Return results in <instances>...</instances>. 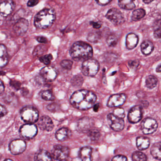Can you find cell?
<instances>
[{"label": "cell", "mask_w": 161, "mask_h": 161, "mask_svg": "<svg viewBox=\"0 0 161 161\" xmlns=\"http://www.w3.org/2000/svg\"><path fill=\"white\" fill-rule=\"evenodd\" d=\"M97 96L89 90H77L71 95L69 99L71 105L80 110H87L93 107L97 101Z\"/></svg>", "instance_id": "6da1fadb"}, {"label": "cell", "mask_w": 161, "mask_h": 161, "mask_svg": "<svg viewBox=\"0 0 161 161\" xmlns=\"http://www.w3.org/2000/svg\"><path fill=\"white\" fill-rule=\"evenodd\" d=\"M69 54L74 61L84 62L92 58L93 50L92 47L87 43L78 41L74 43L70 48Z\"/></svg>", "instance_id": "7a4b0ae2"}, {"label": "cell", "mask_w": 161, "mask_h": 161, "mask_svg": "<svg viewBox=\"0 0 161 161\" xmlns=\"http://www.w3.org/2000/svg\"><path fill=\"white\" fill-rule=\"evenodd\" d=\"M56 19V14L52 9L45 8L37 13L34 18V25L37 29L46 30L51 27Z\"/></svg>", "instance_id": "3957f363"}, {"label": "cell", "mask_w": 161, "mask_h": 161, "mask_svg": "<svg viewBox=\"0 0 161 161\" xmlns=\"http://www.w3.org/2000/svg\"><path fill=\"white\" fill-rule=\"evenodd\" d=\"M98 62L95 59H90L84 61L82 64L81 71L85 76L94 77L99 70Z\"/></svg>", "instance_id": "277c9868"}, {"label": "cell", "mask_w": 161, "mask_h": 161, "mask_svg": "<svg viewBox=\"0 0 161 161\" xmlns=\"http://www.w3.org/2000/svg\"><path fill=\"white\" fill-rule=\"evenodd\" d=\"M20 114L21 119L26 123L34 124L38 121L39 113L37 109L33 106L24 107L20 111Z\"/></svg>", "instance_id": "5b68a950"}, {"label": "cell", "mask_w": 161, "mask_h": 161, "mask_svg": "<svg viewBox=\"0 0 161 161\" xmlns=\"http://www.w3.org/2000/svg\"><path fill=\"white\" fill-rule=\"evenodd\" d=\"M106 18L115 26H119L125 22V19L122 13L116 8H112L107 12Z\"/></svg>", "instance_id": "8992f818"}, {"label": "cell", "mask_w": 161, "mask_h": 161, "mask_svg": "<svg viewBox=\"0 0 161 161\" xmlns=\"http://www.w3.org/2000/svg\"><path fill=\"white\" fill-rule=\"evenodd\" d=\"M70 150L68 147L62 145H56L52 151L51 156L54 160L58 161L65 160L69 156Z\"/></svg>", "instance_id": "52a82bcc"}, {"label": "cell", "mask_w": 161, "mask_h": 161, "mask_svg": "<svg viewBox=\"0 0 161 161\" xmlns=\"http://www.w3.org/2000/svg\"><path fill=\"white\" fill-rule=\"evenodd\" d=\"M19 134L22 138L26 139H32L37 133V128L35 124L27 123L20 127Z\"/></svg>", "instance_id": "ba28073f"}, {"label": "cell", "mask_w": 161, "mask_h": 161, "mask_svg": "<svg viewBox=\"0 0 161 161\" xmlns=\"http://www.w3.org/2000/svg\"><path fill=\"white\" fill-rule=\"evenodd\" d=\"M157 128V121L151 118L145 119L141 123V130L143 133L146 135L153 133L156 130Z\"/></svg>", "instance_id": "9c48e42d"}, {"label": "cell", "mask_w": 161, "mask_h": 161, "mask_svg": "<svg viewBox=\"0 0 161 161\" xmlns=\"http://www.w3.org/2000/svg\"><path fill=\"white\" fill-rule=\"evenodd\" d=\"M107 120L111 129L115 131H120L124 129L125 123L123 119L116 116L113 113L107 115Z\"/></svg>", "instance_id": "30bf717a"}, {"label": "cell", "mask_w": 161, "mask_h": 161, "mask_svg": "<svg viewBox=\"0 0 161 161\" xmlns=\"http://www.w3.org/2000/svg\"><path fill=\"white\" fill-rule=\"evenodd\" d=\"M95 124L94 119L89 117H84L79 119L77 122V129L81 133H87Z\"/></svg>", "instance_id": "8fae6325"}, {"label": "cell", "mask_w": 161, "mask_h": 161, "mask_svg": "<svg viewBox=\"0 0 161 161\" xmlns=\"http://www.w3.org/2000/svg\"><path fill=\"white\" fill-rule=\"evenodd\" d=\"M143 117V107L141 105H136L133 107L129 111L128 120L132 124L140 121Z\"/></svg>", "instance_id": "7c38bea8"}, {"label": "cell", "mask_w": 161, "mask_h": 161, "mask_svg": "<svg viewBox=\"0 0 161 161\" xmlns=\"http://www.w3.org/2000/svg\"><path fill=\"white\" fill-rule=\"evenodd\" d=\"M27 147L26 142L22 139L13 140L9 145V150L12 154L18 155L25 151Z\"/></svg>", "instance_id": "4fadbf2b"}, {"label": "cell", "mask_w": 161, "mask_h": 161, "mask_svg": "<svg viewBox=\"0 0 161 161\" xmlns=\"http://www.w3.org/2000/svg\"><path fill=\"white\" fill-rule=\"evenodd\" d=\"M127 96L124 94H118L112 95L109 97L107 105L109 108L118 107L125 103Z\"/></svg>", "instance_id": "5bb4252c"}, {"label": "cell", "mask_w": 161, "mask_h": 161, "mask_svg": "<svg viewBox=\"0 0 161 161\" xmlns=\"http://www.w3.org/2000/svg\"><path fill=\"white\" fill-rule=\"evenodd\" d=\"M40 74L44 80L47 82H52L55 80L58 73L54 68L47 66L41 69Z\"/></svg>", "instance_id": "9a60e30c"}, {"label": "cell", "mask_w": 161, "mask_h": 161, "mask_svg": "<svg viewBox=\"0 0 161 161\" xmlns=\"http://www.w3.org/2000/svg\"><path fill=\"white\" fill-rule=\"evenodd\" d=\"M29 21L24 18L18 19L13 27V30L18 36H23L29 30Z\"/></svg>", "instance_id": "2e32d148"}, {"label": "cell", "mask_w": 161, "mask_h": 161, "mask_svg": "<svg viewBox=\"0 0 161 161\" xmlns=\"http://www.w3.org/2000/svg\"><path fill=\"white\" fill-rule=\"evenodd\" d=\"M14 8L13 0H3L0 3V15L3 17L8 16L12 14Z\"/></svg>", "instance_id": "e0dca14e"}, {"label": "cell", "mask_w": 161, "mask_h": 161, "mask_svg": "<svg viewBox=\"0 0 161 161\" xmlns=\"http://www.w3.org/2000/svg\"><path fill=\"white\" fill-rule=\"evenodd\" d=\"M38 125L41 130L47 131H51L54 128V124L52 120L48 116L41 117L38 120Z\"/></svg>", "instance_id": "ac0fdd59"}, {"label": "cell", "mask_w": 161, "mask_h": 161, "mask_svg": "<svg viewBox=\"0 0 161 161\" xmlns=\"http://www.w3.org/2000/svg\"><path fill=\"white\" fill-rule=\"evenodd\" d=\"M139 41L138 36L135 34L130 33L127 35L126 38V46L128 49L132 50L137 46Z\"/></svg>", "instance_id": "d6986e66"}, {"label": "cell", "mask_w": 161, "mask_h": 161, "mask_svg": "<svg viewBox=\"0 0 161 161\" xmlns=\"http://www.w3.org/2000/svg\"><path fill=\"white\" fill-rule=\"evenodd\" d=\"M71 132L68 128H61L56 131L55 137L60 141H64L69 139L71 136Z\"/></svg>", "instance_id": "ffe728a7"}, {"label": "cell", "mask_w": 161, "mask_h": 161, "mask_svg": "<svg viewBox=\"0 0 161 161\" xmlns=\"http://www.w3.org/2000/svg\"><path fill=\"white\" fill-rule=\"evenodd\" d=\"M92 151H93V149L91 147H83L80 150L79 157L82 161H91Z\"/></svg>", "instance_id": "44dd1931"}, {"label": "cell", "mask_w": 161, "mask_h": 161, "mask_svg": "<svg viewBox=\"0 0 161 161\" xmlns=\"http://www.w3.org/2000/svg\"><path fill=\"white\" fill-rule=\"evenodd\" d=\"M8 63V54L6 47L0 44V68L4 67Z\"/></svg>", "instance_id": "7402d4cb"}, {"label": "cell", "mask_w": 161, "mask_h": 161, "mask_svg": "<svg viewBox=\"0 0 161 161\" xmlns=\"http://www.w3.org/2000/svg\"><path fill=\"white\" fill-rule=\"evenodd\" d=\"M136 144L138 149L141 151L147 149L149 147L150 142L148 137L139 136L136 138Z\"/></svg>", "instance_id": "603a6c76"}, {"label": "cell", "mask_w": 161, "mask_h": 161, "mask_svg": "<svg viewBox=\"0 0 161 161\" xmlns=\"http://www.w3.org/2000/svg\"><path fill=\"white\" fill-rule=\"evenodd\" d=\"M34 159L36 161H51L52 157L48 152L45 150H41L36 154Z\"/></svg>", "instance_id": "cb8c5ba5"}, {"label": "cell", "mask_w": 161, "mask_h": 161, "mask_svg": "<svg viewBox=\"0 0 161 161\" xmlns=\"http://www.w3.org/2000/svg\"><path fill=\"white\" fill-rule=\"evenodd\" d=\"M154 46L152 42L148 40L144 41L141 45V50L145 55H149L153 51Z\"/></svg>", "instance_id": "d4e9b609"}, {"label": "cell", "mask_w": 161, "mask_h": 161, "mask_svg": "<svg viewBox=\"0 0 161 161\" xmlns=\"http://www.w3.org/2000/svg\"><path fill=\"white\" fill-rule=\"evenodd\" d=\"M135 0H118V4L121 9L131 10L135 8Z\"/></svg>", "instance_id": "484cf974"}, {"label": "cell", "mask_w": 161, "mask_h": 161, "mask_svg": "<svg viewBox=\"0 0 161 161\" xmlns=\"http://www.w3.org/2000/svg\"><path fill=\"white\" fill-rule=\"evenodd\" d=\"M161 142L154 143L151 148V153L153 157L157 160H161Z\"/></svg>", "instance_id": "4316f807"}, {"label": "cell", "mask_w": 161, "mask_h": 161, "mask_svg": "<svg viewBox=\"0 0 161 161\" xmlns=\"http://www.w3.org/2000/svg\"><path fill=\"white\" fill-rule=\"evenodd\" d=\"M158 80L153 75H149L146 79V86L149 89H153L157 85Z\"/></svg>", "instance_id": "83f0119b"}, {"label": "cell", "mask_w": 161, "mask_h": 161, "mask_svg": "<svg viewBox=\"0 0 161 161\" xmlns=\"http://www.w3.org/2000/svg\"><path fill=\"white\" fill-rule=\"evenodd\" d=\"M146 11L142 8L136 9L133 12L131 19L133 21H136L140 20L146 15Z\"/></svg>", "instance_id": "f1b7e54d"}, {"label": "cell", "mask_w": 161, "mask_h": 161, "mask_svg": "<svg viewBox=\"0 0 161 161\" xmlns=\"http://www.w3.org/2000/svg\"><path fill=\"white\" fill-rule=\"evenodd\" d=\"M87 136L92 141H97L101 136L99 130L96 128H92L87 131Z\"/></svg>", "instance_id": "f546056e"}, {"label": "cell", "mask_w": 161, "mask_h": 161, "mask_svg": "<svg viewBox=\"0 0 161 161\" xmlns=\"http://www.w3.org/2000/svg\"><path fill=\"white\" fill-rule=\"evenodd\" d=\"M101 38V34L98 31H93L88 35L87 39L91 43H98Z\"/></svg>", "instance_id": "4dcf8cb0"}, {"label": "cell", "mask_w": 161, "mask_h": 161, "mask_svg": "<svg viewBox=\"0 0 161 161\" xmlns=\"http://www.w3.org/2000/svg\"><path fill=\"white\" fill-rule=\"evenodd\" d=\"M132 159L134 161H145L147 160V156L141 152L135 151L132 155Z\"/></svg>", "instance_id": "1f68e13d"}, {"label": "cell", "mask_w": 161, "mask_h": 161, "mask_svg": "<svg viewBox=\"0 0 161 161\" xmlns=\"http://www.w3.org/2000/svg\"><path fill=\"white\" fill-rule=\"evenodd\" d=\"M41 97L44 100L52 101L55 99V97L50 90H44L41 93Z\"/></svg>", "instance_id": "d6a6232c"}, {"label": "cell", "mask_w": 161, "mask_h": 161, "mask_svg": "<svg viewBox=\"0 0 161 161\" xmlns=\"http://www.w3.org/2000/svg\"><path fill=\"white\" fill-rule=\"evenodd\" d=\"M83 81V77L81 75H77L72 78L71 83L74 87H79L82 85Z\"/></svg>", "instance_id": "836d02e7"}, {"label": "cell", "mask_w": 161, "mask_h": 161, "mask_svg": "<svg viewBox=\"0 0 161 161\" xmlns=\"http://www.w3.org/2000/svg\"><path fill=\"white\" fill-rule=\"evenodd\" d=\"M118 39L116 36L114 34H111L108 36L106 39V43L110 47H114L118 43Z\"/></svg>", "instance_id": "e575fe53"}, {"label": "cell", "mask_w": 161, "mask_h": 161, "mask_svg": "<svg viewBox=\"0 0 161 161\" xmlns=\"http://www.w3.org/2000/svg\"><path fill=\"white\" fill-rule=\"evenodd\" d=\"M73 65V62L69 60H64L61 63V66L63 69L66 70H70Z\"/></svg>", "instance_id": "d590c367"}, {"label": "cell", "mask_w": 161, "mask_h": 161, "mask_svg": "<svg viewBox=\"0 0 161 161\" xmlns=\"http://www.w3.org/2000/svg\"><path fill=\"white\" fill-rule=\"evenodd\" d=\"M53 56L52 54H49L42 56L39 58V60L41 63L45 65H49L50 64L52 60H53Z\"/></svg>", "instance_id": "8d00e7d4"}, {"label": "cell", "mask_w": 161, "mask_h": 161, "mask_svg": "<svg viewBox=\"0 0 161 161\" xmlns=\"http://www.w3.org/2000/svg\"><path fill=\"white\" fill-rule=\"evenodd\" d=\"M113 114L116 116L120 118L123 119L125 117V111H124V109L122 108H120V107H118V108L114 109Z\"/></svg>", "instance_id": "74e56055"}, {"label": "cell", "mask_w": 161, "mask_h": 161, "mask_svg": "<svg viewBox=\"0 0 161 161\" xmlns=\"http://www.w3.org/2000/svg\"><path fill=\"white\" fill-rule=\"evenodd\" d=\"M45 51V47L44 45H39L35 49L33 54L35 56H39L43 54Z\"/></svg>", "instance_id": "f35d334b"}, {"label": "cell", "mask_w": 161, "mask_h": 161, "mask_svg": "<svg viewBox=\"0 0 161 161\" xmlns=\"http://www.w3.org/2000/svg\"><path fill=\"white\" fill-rule=\"evenodd\" d=\"M10 85L11 86L16 89L17 90H19L21 86V83L19 81L16 80H11L10 82Z\"/></svg>", "instance_id": "ab89813d"}, {"label": "cell", "mask_w": 161, "mask_h": 161, "mask_svg": "<svg viewBox=\"0 0 161 161\" xmlns=\"http://www.w3.org/2000/svg\"><path fill=\"white\" fill-rule=\"evenodd\" d=\"M112 161H126L128 160L127 157L123 155H118L115 156L112 159Z\"/></svg>", "instance_id": "60d3db41"}, {"label": "cell", "mask_w": 161, "mask_h": 161, "mask_svg": "<svg viewBox=\"0 0 161 161\" xmlns=\"http://www.w3.org/2000/svg\"><path fill=\"white\" fill-rule=\"evenodd\" d=\"M7 109L3 105L0 104V118L3 117L7 114Z\"/></svg>", "instance_id": "b9f144b4"}, {"label": "cell", "mask_w": 161, "mask_h": 161, "mask_svg": "<svg viewBox=\"0 0 161 161\" xmlns=\"http://www.w3.org/2000/svg\"><path fill=\"white\" fill-rule=\"evenodd\" d=\"M47 108L49 111L53 113L56 112L57 109V104L56 103H51L47 106Z\"/></svg>", "instance_id": "7bdbcfd3"}, {"label": "cell", "mask_w": 161, "mask_h": 161, "mask_svg": "<svg viewBox=\"0 0 161 161\" xmlns=\"http://www.w3.org/2000/svg\"><path fill=\"white\" fill-rule=\"evenodd\" d=\"M112 0H96V2L98 5L104 6L110 3Z\"/></svg>", "instance_id": "ee69618b"}, {"label": "cell", "mask_w": 161, "mask_h": 161, "mask_svg": "<svg viewBox=\"0 0 161 161\" xmlns=\"http://www.w3.org/2000/svg\"><path fill=\"white\" fill-rule=\"evenodd\" d=\"M139 61L138 60H133V61H130L129 62V65L130 67L131 68H135L139 65Z\"/></svg>", "instance_id": "f6af8a7d"}, {"label": "cell", "mask_w": 161, "mask_h": 161, "mask_svg": "<svg viewBox=\"0 0 161 161\" xmlns=\"http://www.w3.org/2000/svg\"><path fill=\"white\" fill-rule=\"evenodd\" d=\"M14 95L12 94H7L6 96H5V98H4V101L5 102L7 103H11V102H13V100H14Z\"/></svg>", "instance_id": "bcb514c9"}, {"label": "cell", "mask_w": 161, "mask_h": 161, "mask_svg": "<svg viewBox=\"0 0 161 161\" xmlns=\"http://www.w3.org/2000/svg\"><path fill=\"white\" fill-rule=\"evenodd\" d=\"M24 14H25V11L23 10V9H20L19 11H18L17 13L15 15V19H19L21 18L20 16L24 15Z\"/></svg>", "instance_id": "7dc6e473"}, {"label": "cell", "mask_w": 161, "mask_h": 161, "mask_svg": "<svg viewBox=\"0 0 161 161\" xmlns=\"http://www.w3.org/2000/svg\"><path fill=\"white\" fill-rule=\"evenodd\" d=\"M38 3H39V0H29L27 3V5L30 7H34L37 5Z\"/></svg>", "instance_id": "c3c4849f"}, {"label": "cell", "mask_w": 161, "mask_h": 161, "mask_svg": "<svg viewBox=\"0 0 161 161\" xmlns=\"http://www.w3.org/2000/svg\"><path fill=\"white\" fill-rule=\"evenodd\" d=\"M90 24L93 26L94 29L98 30L101 28L102 23L99 22H94V21H92L90 22Z\"/></svg>", "instance_id": "681fc988"}, {"label": "cell", "mask_w": 161, "mask_h": 161, "mask_svg": "<svg viewBox=\"0 0 161 161\" xmlns=\"http://www.w3.org/2000/svg\"><path fill=\"white\" fill-rule=\"evenodd\" d=\"M161 29L160 28L156 29L154 31V33H153V36L155 38L157 39H160L161 38Z\"/></svg>", "instance_id": "f907efd6"}, {"label": "cell", "mask_w": 161, "mask_h": 161, "mask_svg": "<svg viewBox=\"0 0 161 161\" xmlns=\"http://www.w3.org/2000/svg\"><path fill=\"white\" fill-rule=\"evenodd\" d=\"M36 40L38 42L41 43H46L48 41L46 37L42 36H38L36 38Z\"/></svg>", "instance_id": "816d5d0a"}, {"label": "cell", "mask_w": 161, "mask_h": 161, "mask_svg": "<svg viewBox=\"0 0 161 161\" xmlns=\"http://www.w3.org/2000/svg\"><path fill=\"white\" fill-rule=\"evenodd\" d=\"M5 89V86L2 81L0 80V96L3 94Z\"/></svg>", "instance_id": "f5cc1de1"}, {"label": "cell", "mask_w": 161, "mask_h": 161, "mask_svg": "<svg viewBox=\"0 0 161 161\" xmlns=\"http://www.w3.org/2000/svg\"><path fill=\"white\" fill-rule=\"evenodd\" d=\"M100 105L99 104H97L94 106V111L95 112H97L99 109Z\"/></svg>", "instance_id": "db71d44e"}, {"label": "cell", "mask_w": 161, "mask_h": 161, "mask_svg": "<svg viewBox=\"0 0 161 161\" xmlns=\"http://www.w3.org/2000/svg\"><path fill=\"white\" fill-rule=\"evenodd\" d=\"M143 2L146 4H149L153 1V0H143Z\"/></svg>", "instance_id": "11a10c76"}, {"label": "cell", "mask_w": 161, "mask_h": 161, "mask_svg": "<svg viewBox=\"0 0 161 161\" xmlns=\"http://www.w3.org/2000/svg\"><path fill=\"white\" fill-rule=\"evenodd\" d=\"M156 70V72H158V73H160V72H161V64H159V65L157 66Z\"/></svg>", "instance_id": "9f6ffc18"}, {"label": "cell", "mask_w": 161, "mask_h": 161, "mask_svg": "<svg viewBox=\"0 0 161 161\" xmlns=\"http://www.w3.org/2000/svg\"><path fill=\"white\" fill-rule=\"evenodd\" d=\"M9 160H10V161H13V160H12V159H5V161H9Z\"/></svg>", "instance_id": "6f0895ef"}]
</instances>
